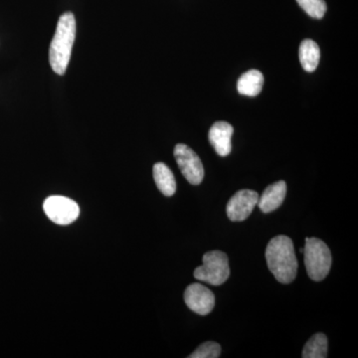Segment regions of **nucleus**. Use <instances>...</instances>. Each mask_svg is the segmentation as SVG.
<instances>
[{
  "instance_id": "obj_12",
  "label": "nucleus",
  "mask_w": 358,
  "mask_h": 358,
  "mask_svg": "<svg viewBox=\"0 0 358 358\" xmlns=\"http://www.w3.org/2000/svg\"><path fill=\"white\" fill-rule=\"evenodd\" d=\"M154 178L159 192L166 196H173L176 192V178L173 171L164 162H157L154 166Z\"/></svg>"
},
{
  "instance_id": "obj_14",
  "label": "nucleus",
  "mask_w": 358,
  "mask_h": 358,
  "mask_svg": "<svg viewBox=\"0 0 358 358\" xmlns=\"http://www.w3.org/2000/svg\"><path fill=\"white\" fill-rule=\"evenodd\" d=\"M303 358H326L327 357V338L326 334H315L303 346Z\"/></svg>"
},
{
  "instance_id": "obj_11",
  "label": "nucleus",
  "mask_w": 358,
  "mask_h": 358,
  "mask_svg": "<svg viewBox=\"0 0 358 358\" xmlns=\"http://www.w3.org/2000/svg\"><path fill=\"white\" fill-rule=\"evenodd\" d=\"M264 76L258 70H249L238 80L237 90L243 96H256L262 91Z\"/></svg>"
},
{
  "instance_id": "obj_13",
  "label": "nucleus",
  "mask_w": 358,
  "mask_h": 358,
  "mask_svg": "<svg viewBox=\"0 0 358 358\" xmlns=\"http://www.w3.org/2000/svg\"><path fill=\"white\" fill-rule=\"evenodd\" d=\"M299 57L303 69L312 73L319 66L320 50L319 45L310 39H306L301 42L299 49Z\"/></svg>"
},
{
  "instance_id": "obj_9",
  "label": "nucleus",
  "mask_w": 358,
  "mask_h": 358,
  "mask_svg": "<svg viewBox=\"0 0 358 358\" xmlns=\"http://www.w3.org/2000/svg\"><path fill=\"white\" fill-rule=\"evenodd\" d=\"M234 129L226 122H216L209 131L208 138L212 147L220 157H227L232 150V138Z\"/></svg>"
},
{
  "instance_id": "obj_4",
  "label": "nucleus",
  "mask_w": 358,
  "mask_h": 358,
  "mask_svg": "<svg viewBox=\"0 0 358 358\" xmlns=\"http://www.w3.org/2000/svg\"><path fill=\"white\" fill-rule=\"evenodd\" d=\"M203 265L195 268L194 278L199 281L208 282L212 286H220L230 275L229 261L222 251L214 250L205 253Z\"/></svg>"
},
{
  "instance_id": "obj_6",
  "label": "nucleus",
  "mask_w": 358,
  "mask_h": 358,
  "mask_svg": "<svg viewBox=\"0 0 358 358\" xmlns=\"http://www.w3.org/2000/svg\"><path fill=\"white\" fill-rule=\"evenodd\" d=\"M43 208L47 217L59 225L74 222L80 214V208L74 200L63 196H51L45 200Z\"/></svg>"
},
{
  "instance_id": "obj_1",
  "label": "nucleus",
  "mask_w": 358,
  "mask_h": 358,
  "mask_svg": "<svg viewBox=\"0 0 358 358\" xmlns=\"http://www.w3.org/2000/svg\"><path fill=\"white\" fill-rule=\"evenodd\" d=\"M268 270L282 284H289L296 279L298 260L291 238L279 235L268 242L266 248Z\"/></svg>"
},
{
  "instance_id": "obj_7",
  "label": "nucleus",
  "mask_w": 358,
  "mask_h": 358,
  "mask_svg": "<svg viewBox=\"0 0 358 358\" xmlns=\"http://www.w3.org/2000/svg\"><path fill=\"white\" fill-rule=\"evenodd\" d=\"M259 194L254 190L243 189L235 193L228 201L226 213L234 222L246 220L258 203Z\"/></svg>"
},
{
  "instance_id": "obj_10",
  "label": "nucleus",
  "mask_w": 358,
  "mask_h": 358,
  "mask_svg": "<svg viewBox=\"0 0 358 358\" xmlns=\"http://www.w3.org/2000/svg\"><path fill=\"white\" fill-rule=\"evenodd\" d=\"M287 194V185L285 181L280 180L278 182L268 185L260 197H259V208L264 213H270L279 208L284 202Z\"/></svg>"
},
{
  "instance_id": "obj_8",
  "label": "nucleus",
  "mask_w": 358,
  "mask_h": 358,
  "mask_svg": "<svg viewBox=\"0 0 358 358\" xmlns=\"http://www.w3.org/2000/svg\"><path fill=\"white\" fill-rule=\"evenodd\" d=\"M185 301L192 312L200 315H209L215 306V296L203 285L195 282L185 289Z\"/></svg>"
},
{
  "instance_id": "obj_5",
  "label": "nucleus",
  "mask_w": 358,
  "mask_h": 358,
  "mask_svg": "<svg viewBox=\"0 0 358 358\" xmlns=\"http://www.w3.org/2000/svg\"><path fill=\"white\" fill-rule=\"evenodd\" d=\"M174 157L186 180L192 185H199L204 178V167L201 159L188 145L178 143L174 148Z\"/></svg>"
},
{
  "instance_id": "obj_16",
  "label": "nucleus",
  "mask_w": 358,
  "mask_h": 358,
  "mask_svg": "<svg viewBox=\"0 0 358 358\" xmlns=\"http://www.w3.org/2000/svg\"><path fill=\"white\" fill-rule=\"evenodd\" d=\"M221 355V346L214 341H206L195 350L189 358H218Z\"/></svg>"
},
{
  "instance_id": "obj_3",
  "label": "nucleus",
  "mask_w": 358,
  "mask_h": 358,
  "mask_svg": "<svg viewBox=\"0 0 358 358\" xmlns=\"http://www.w3.org/2000/svg\"><path fill=\"white\" fill-rule=\"evenodd\" d=\"M303 253L308 277L315 282L326 279L333 263L327 245L317 238H306Z\"/></svg>"
},
{
  "instance_id": "obj_2",
  "label": "nucleus",
  "mask_w": 358,
  "mask_h": 358,
  "mask_svg": "<svg viewBox=\"0 0 358 358\" xmlns=\"http://www.w3.org/2000/svg\"><path fill=\"white\" fill-rule=\"evenodd\" d=\"M75 38H76V20L74 14L63 13L59 18L56 32L49 48V62L56 74H65L69 65Z\"/></svg>"
},
{
  "instance_id": "obj_15",
  "label": "nucleus",
  "mask_w": 358,
  "mask_h": 358,
  "mask_svg": "<svg viewBox=\"0 0 358 358\" xmlns=\"http://www.w3.org/2000/svg\"><path fill=\"white\" fill-rule=\"evenodd\" d=\"M296 2L310 17L322 20L327 13L324 0H296Z\"/></svg>"
}]
</instances>
